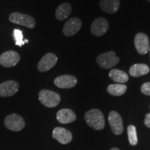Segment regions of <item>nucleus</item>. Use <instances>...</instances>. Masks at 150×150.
Instances as JSON below:
<instances>
[{
    "label": "nucleus",
    "instance_id": "obj_9",
    "mask_svg": "<svg viewBox=\"0 0 150 150\" xmlns=\"http://www.w3.org/2000/svg\"><path fill=\"white\" fill-rule=\"evenodd\" d=\"M134 45L137 52L140 54L144 55L149 52L150 46L149 38L145 33H137L134 38Z\"/></svg>",
    "mask_w": 150,
    "mask_h": 150
},
{
    "label": "nucleus",
    "instance_id": "obj_6",
    "mask_svg": "<svg viewBox=\"0 0 150 150\" xmlns=\"http://www.w3.org/2000/svg\"><path fill=\"white\" fill-rule=\"evenodd\" d=\"M20 60V56L15 51H7L0 56V65L5 67L16 66Z\"/></svg>",
    "mask_w": 150,
    "mask_h": 150
},
{
    "label": "nucleus",
    "instance_id": "obj_22",
    "mask_svg": "<svg viewBox=\"0 0 150 150\" xmlns=\"http://www.w3.org/2000/svg\"><path fill=\"white\" fill-rule=\"evenodd\" d=\"M13 37L16 41V45L19 47H22L24 45V41L23 40V33L20 29H14Z\"/></svg>",
    "mask_w": 150,
    "mask_h": 150
},
{
    "label": "nucleus",
    "instance_id": "obj_19",
    "mask_svg": "<svg viewBox=\"0 0 150 150\" xmlns=\"http://www.w3.org/2000/svg\"><path fill=\"white\" fill-rule=\"evenodd\" d=\"M108 75L112 81L118 83L122 84L126 83L129 80L128 74L124 71L117 70V69H112L110 71Z\"/></svg>",
    "mask_w": 150,
    "mask_h": 150
},
{
    "label": "nucleus",
    "instance_id": "obj_5",
    "mask_svg": "<svg viewBox=\"0 0 150 150\" xmlns=\"http://www.w3.org/2000/svg\"><path fill=\"white\" fill-rule=\"evenodd\" d=\"M4 125L9 130L20 131L25 126L24 119L18 114L13 113L7 115L4 120Z\"/></svg>",
    "mask_w": 150,
    "mask_h": 150
},
{
    "label": "nucleus",
    "instance_id": "obj_15",
    "mask_svg": "<svg viewBox=\"0 0 150 150\" xmlns=\"http://www.w3.org/2000/svg\"><path fill=\"white\" fill-rule=\"evenodd\" d=\"M76 116L72 110L68 108H63L58 111L56 114V119L61 124H68L75 121Z\"/></svg>",
    "mask_w": 150,
    "mask_h": 150
},
{
    "label": "nucleus",
    "instance_id": "obj_3",
    "mask_svg": "<svg viewBox=\"0 0 150 150\" xmlns=\"http://www.w3.org/2000/svg\"><path fill=\"white\" fill-rule=\"evenodd\" d=\"M97 63L104 69H110L119 63L120 59L115 55V52L110 51L99 55L96 59Z\"/></svg>",
    "mask_w": 150,
    "mask_h": 150
},
{
    "label": "nucleus",
    "instance_id": "obj_10",
    "mask_svg": "<svg viewBox=\"0 0 150 150\" xmlns=\"http://www.w3.org/2000/svg\"><path fill=\"white\" fill-rule=\"evenodd\" d=\"M19 89V83L16 81H6L0 84V97H8L14 95Z\"/></svg>",
    "mask_w": 150,
    "mask_h": 150
},
{
    "label": "nucleus",
    "instance_id": "obj_28",
    "mask_svg": "<svg viewBox=\"0 0 150 150\" xmlns=\"http://www.w3.org/2000/svg\"><path fill=\"white\" fill-rule=\"evenodd\" d=\"M147 1H149V2H150V0H147Z\"/></svg>",
    "mask_w": 150,
    "mask_h": 150
},
{
    "label": "nucleus",
    "instance_id": "obj_13",
    "mask_svg": "<svg viewBox=\"0 0 150 150\" xmlns=\"http://www.w3.org/2000/svg\"><path fill=\"white\" fill-rule=\"evenodd\" d=\"M54 84L60 88H72L77 83V79L72 75H61L54 79Z\"/></svg>",
    "mask_w": 150,
    "mask_h": 150
},
{
    "label": "nucleus",
    "instance_id": "obj_20",
    "mask_svg": "<svg viewBox=\"0 0 150 150\" xmlns=\"http://www.w3.org/2000/svg\"><path fill=\"white\" fill-rule=\"evenodd\" d=\"M127 87L126 85L122 83L111 84L107 88L108 93L113 96H121L127 91Z\"/></svg>",
    "mask_w": 150,
    "mask_h": 150
},
{
    "label": "nucleus",
    "instance_id": "obj_27",
    "mask_svg": "<svg viewBox=\"0 0 150 150\" xmlns=\"http://www.w3.org/2000/svg\"><path fill=\"white\" fill-rule=\"evenodd\" d=\"M149 56H150V46H149Z\"/></svg>",
    "mask_w": 150,
    "mask_h": 150
},
{
    "label": "nucleus",
    "instance_id": "obj_16",
    "mask_svg": "<svg viewBox=\"0 0 150 150\" xmlns=\"http://www.w3.org/2000/svg\"><path fill=\"white\" fill-rule=\"evenodd\" d=\"M100 8L102 11L110 14L116 13L120 7L119 0H101Z\"/></svg>",
    "mask_w": 150,
    "mask_h": 150
},
{
    "label": "nucleus",
    "instance_id": "obj_23",
    "mask_svg": "<svg viewBox=\"0 0 150 150\" xmlns=\"http://www.w3.org/2000/svg\"><path fill=\"white\" fill-rule=\"evenodd\" d=\"M141 92L144 95L150 96V82H147L142 84L141 86Z\"/></svg>",
    "mask_w": 150,
    "mask_h": 150
},
{
    "label": "nucleus",
    "instance_id": "obj_1",
    "mask_svg": "<svg viewBox=\"0 0 150 150\" xmlns=\"http://www.w3.org/2000/svg\"><path fill=\"white\" fill-rule=\"evenodd\" d=\"M84 117L88 125L95 130H102L104 128V117L100 110L95 108L90 110L86 112Z\"/></svg>",
    "mask_w": 150,
    "mask_h": 150
},
{
    "label": "nucleus",
    "instance_id": "obj_17",
    "mask_svg": "<svg viewBox=\"0 0 150 150\" xmlns=\"http://www.w3.org/2000/svg\"><path fill=\"white\" fill-rule=\"evenodd\" d=\"M71 12H72V6L68 3H63L59 6L56 8L55 16L57 20H66L69 16H70Z\"/></svg>",
    "mask_w": 150,
    "mask_h": 150
},
{
    "label": "nucleus",
    "instance_id": "obj_12",
    "mask_svg": "<svg viewBox=\"0 0 150 150\" xmlns=\"http://www.w3.org/2000/svg\"><path fill=\"white\" fill-rule=\"evenodd\" d=\"M108 29V22L104 18L95 20L91 25V32L96 36H102L106 33Z\"/></svg>",
    "mask_w": 150,
    "mask_h": 150
},
{
    "label": "nucleus",
    "instance_id": "obj_7",
    "mask_svg": "<svg viewBox=\"0 0 150 150\" xmlns=\"http://www.w3.org/2000/svg\"><path fill=\"white\" fill-rule=\"evenodd\" d=\"M58 58L53 53L46 54L38 64V70L41 72H45L51 70L57 63Z\"/></svg>",
    "mask_w": 150,
    "mask_h": 150
},
{
    "label": "nucleus",
    "instance_id": "obj_26",
    "mask_svg": "<svg viewBox=\"0 0 150 150\" xmlns=\"http://www.w3.org/2000/svg\"><path fill=\"white\" fill-rule=\"evenodd\" d=\"M24 42H27V43L29 42V40H24Z\"/></svg>",
    "mask_w": 150,
    "mask_h": 150
},
{
    "label": "nucleus",
    "instance_id": "obj_14",
    "mask_svg": "<svg viewBox=\"0 0 150 150\" xmlns=\"http://www.w3.org/2000/svg\"><path fill=\"white\" fill-rule=\"evenodd\" d=\"M52 136L63 145L68 144L72 139V135L70 131L63 127H56L52 133Z\"/></svg>",
    "mask_w": 150,
    "mask_h": 150
},
{
    "label": "nucleus",
    "instance_id": "obj_4",
    "mask_svg": "<svg viewBox=\"0 0 150 150\" xmlns=\"http://www.w3.org/2000/svg\"><path fill=\"white\" fill-rule=\"evenodd\" d=\"M9 20L12 23L20 24L29 29H33L35 26V21L33 17L18 12L12 13L9 16Z\"/></svg>",
    "mask_w": 150,
    "mask_h": 150
},
{
    "label": "nucleus",
    "instance_id": "obj_24",
    "mask_svg": "<svg viewBox=\"0 0 150 150\" xmlns=\"http://www.w3.org/2000/svg\"><path fill=\"white\" fill-rule=\"evenodd\" d=\"M144 123H145V125L146 127L150 128V113H147V115H145Z\"/></svg>",
    "mask_w": 150,
    "mask_h": 150
},
{
    "label": "nucleus",
    "instance_id": "obj_21",
    "mask_svg": "<svg viewBox=\"0 0 150 150\" xmlns=\"http://www.w3.org/2000/svg\"><path fill=\"white\" fill-rule=\"evenodd\" d=\"M127 134L129 143L131 145H136L138 144V137H137L136 129L133 125H129L127 128Z\"/></svg>",
    "mask_w": 150,
    "mask_h": 150
},
{
    "label": "nucleus",
    "instance_id": "obj_11",
    "mask_svg": "<svg viewBox=\"0 0 150 150\" xmlns=\"http://www.w3.org/2000/svg\"><path fill=\"white\" fill-rule=\"evenodd\" d=\"M81 25V21L80 19L77 18H70L64 24L63 32L66 36H72L79 31Z\"/></svg>",
    "mask_w": 150,
    "mask_h": 150
},
{
    "label": "nucleus",
    "instance_id": "obj_8",
    "mask_svg": "<svg viewBox=\"0 0 150 150\" xmlns=\"http://www.w3.org/2000/svg\"><path fill=\"white\" fill-rule=\"evenodd\" d=\"M108 122L114 134L120 135L122 134L124 129L122 119L117 112L114 110L110 112L108 115Z\"/></svg>",
    "mask_w": 150,
    "mask_h": 150
},
{
    "label": "nucleus",
    "instance_id": "obj_25",
    "mask_svg": "<svg viewBox=\"0 0 150 150\" xmlns=\"http://www.w3.org/2000/svg\"><path fill=\"white\" fill-rule=\"evenodd\" d=\"M110 150H120L119 149H118V148H116V147H113V148H112V149H110Z\"/></svg>",
    "mask_w": 150,
    "mask_h": 150
},
{
    "label": "nucleus",
    "instance_id": "obj_18",
    "mask_svg": "<svg viewBox=\"0 0 150 150\" xmlns=\"http://www.w3.org/2000/svg\"><path fill=\"white\" fill-rule=\"evenodd\" d=\"M149 72V67L143 63L134 64L129 69V74L133 77H139L148 74Z\"/></svg>",
    "mask_w": 150,
    "mask_h": 150
},
{
    "label": "nucleus",
    "instance_id": "obj_2",
    "mask_svg": "<svg viewBox=\"0 0 150 150\" xmlns=\"http://www.w3.org/2000/svg\"><path fill=\"white\" fill-rule=\"evenodd\" d=\"M38 98L41 104L48 108L56 107L61 102V97L59 94L49 90L40 91Z\"/></svg>",
    "mask_w": 150,
    "mask_h": 150
}]
</instances>
